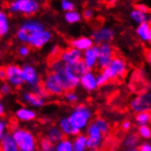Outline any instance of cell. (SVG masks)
<instances>
[{
    "instance_id": "e575fe53",
    "label": "cell",
    "mask_w": 151,
    "mask_h": 151,
    "mask_svg": "<svg viewBox=\"0 0 151 151\" xmlns=\"http://www.w3.org/2000/svg\"><path fill=\"white\" fill-rule=\"evenodd\" d=\"M101 140H97L94 138L91 137H87L86 140V147L90 148V149H97L101 146Z\"/></svg>"
},
{
    "instance_id": "8fae6325",
    "label": "cell",
    "mask_w": 151,
    "mask_h": 151,
    "mask_svg": "<svg viewBox=\"0 0 151 151\" xmlns=\"http://www.w3.org/2000/svg\"><path fill=\"white\" fill-rule=\"evenodd\" d=\"M83 59L82 51L75 48H70L65 51H63L60 54V60L66 64H73L76 61Z\"/></svg>"
},
{
    "instance_id": "5bb4252c",
    "label": "cell",
    "mask_w": 151,
    "mask_h": 151,
    "mask_svg": "<svg viewBox=\"0 0 151 151\" xmlns=\"http://www.w3.org/2000/svg\"><path fill=\"white\" fill-rule=\"evenodd\" d=\"M93 40L98 44L109 42L114 38V32L110 29L103 28L99 30H96L95 32H93Z\"/></svg>"
},
{
    "instance_id": "b9f144b4",
    "label": "cell",
    "mask_w": 151,
    "mask_h": 151,
    "mask_svg": "<svg viewBox=\"0 0 151 151\" xmlns=\"http://www.w3.org/2000/svg\"><path fill=\"white\" fill-rule=\"evenodd\" d=\"M6 129V123L5 121H0V139L5 135Z\"/></svg>"
},
{
    "instance_id": "8d00e7d4",
    "label": "cell",
    "mask_w": 151,
    "mask_h": 151,
    "mask_svg": "<svg viewBox=\"0 0 151 151\" xmlns=\"http://www.w3.org/2000/svg\"><path fill=\"white\" fill-rule=\"evenodd\" d=\"M61 8L66 12L74 10V5L70 0H61Z\"/></svg>"
},
{
    "instance_id": "6da1fadb",
    "label": "cell",
    "mask_w": 151,
    "mask_h": 151,
    "mask_svg": "<svg viewBox=\"0 0 151 151\" xmlns=\"http://www.w3.org/2000/svg\"><path fill=\"white\" fill-rule=\"evenodd\" d=\"M50 67L51 73L57 78L63 92L73 91L79 85L80 77L73 72L69 64L64 63L60 59L53 61Z\"/></svg>"
},
{
    "instance_id": "ba28073f",
    "label": "cell",
    "mask_w": 151,
    "mask_h": 151,
    "mask_svg": "<svg viewBox=\"0 0 151 151\" xmlns=\"http://www.w3.org/2000/svg\"><path fill=\"white\" fill-rule=\"evenodd\" d=\"M151 97L149 92H143L140 93L138 96L135 99H133L131 102V108L136 113L144 112V111H150L151 106Z\"/></svg>"
},
{
    "instance_id": "ffe728a7",
    "label": "cell",
    "mask_w": 151,
    "mask_h": 151,
    "mask_svg": "<svg viewBox=\"0 0 151 151\" xmlns=\"http://www.w3.org/2000/svg\"><path fill=\"white\" fill-rule=\"evenodd\" d=\"M137 32L142 40L148 41V42L151 40V28H150V24L148 22H144V23L139 24V27L137 28Z\"/></svg>"
},
{
    "instance_id": "ac0fdd59",
    "label": "cell",
    "mask_w": 151,
    "mask_h": 151,
    "mask_svg": "<svg viewBox=\"0 0 151 151\" xmlns=\"http://www.w3.org/2000/svg\"><path fill=\"white\" fill-rule=\"evenodd\" d=\"M60 130L63 133L64 135H68V136H77L80 133V129H78L77 127H75L70 121L69 120V118H63L61 119L60 122Z\"/></svg>"
},
{
    "instance_id": "7402d4cb",
    "label": "cell",
    "mask_w": 151,
    "mask_h": 151,
    "mask_svg": "<svg viewBox=\"0 0 151 151\" xmlns=\"http://www.w3.org/2000/svg\"><path fill=\"white\" fill-rule=\"evenodd\" d=\"M70 66V68H72V70H73V72L78 76V77H81L83 74H84L85 73H87V72H89V70L87 67H86V65H85V63H83V59L82 60H78V61H76L75 63H73V64H69Z\"/></svg>"
},
{
    "instance_id": "ee69618b",
    "label": "cell",
    "mask_w": 151,
    "mask_h": 151,
    "mask_svg": "<svg viewBox=\"0 0 151 151\" xmlns=\"http://www.w3.org/2000/svg\"><path fill=\"white\" fill-rule=\"evenodd\" d=\"M136 8H137V10L142 11V12H144V13H148L149 12V8L147 6H145V5H137Z\"/></svg>"
},
{
    "instance_id": "cb8c5ba5",
    "label": "cell",
    "mask_w": 151,
    "mask_h": 151,
    "mask_svg": "<svg viewBox=\"0 0 151 151\" xmlns=\"http://www.w3.org/2000/svg\"><path fill=\"white\" fill-rule=\"evenodd\" d=\"M17 116L22 121H30V120L35 119L36 114L29 109L21 108L17 112Z\"/></svg>"
},
{
    "instance_id": "2e32d148",
    "label": "cell",
    "mask_w": 151,
    "mask_h": 151,
    "mask_svg": "<svg viewBox=\"0 0 151 151\" xmlns=\"http://www.w3.org/2000/svg\"><path fill=\"white\" fill-rule=\"evenodd\" d=\"M80 83L87 91H93L98 87L96 83V77L89 70L80 77Z\"/></svg>"
},
{
    "instance_id": "f546056e",
    "label": "cell",
    "mask_w": 151,
    "mask_h": 151,
    "mask_svg": "<svg viewBox=\"0 0 151 151\" xmlns=\"http://www.w3.org/2000/svg\"><path fill=\"white\" fill-rule=\"evenodd\" d=\"M138 136L137 134H132L126 137L124 144H125L126 147L129 149H134V147H136L138 144Z\"/></svg>"
},
{
    "instance_id": "5b68a950",
    "label": "cell",
    "mask_w": 151,
    "mask_h": 151,
    "mask_svg": "<svg viewBox=\"0 0 151 151\" xmlns=\"http://www.w3.org/2000/svg\"><path fill=\"white\" fill-rule=\"evenodd\" d=\"M91 118V112L84 105L80 104L75 108L74 112L70 114L69 117V120L73 125L81 130L82 128H84Z\"/></svg>"
},
{
    "instance_id": "ab89813d",
    "label": "cell",
    "mask_w": 151,
    "mask_h": 151,
    "mask_svg": "<svg viewBox=\"0 0 151 151\" xmlns=\"http://www.w3.org/2000/svg\"><path fill=\"white\" fill-rule=\"evenodd\" d=\"M10 93V86L7 83H4L1 87H0V93L3 95H6Z\"/></svg>"
},
{
    "instance_id": "bcb514c9",
    "label": "cell",
    "mask_w": 151,
    "mask_h": 151,
    "mask_svg": "<svg viewBox=\"0 0 151 151\" xmlns=\"http://www.w3.org/2000/svg\"><path fill=\"white\" fill-rule=\"evenodd\" d=\"M138 149L139 150H141V151H150L151 150V146L149 145V144H143L142 146H140L139 147H138Z\"/></svg>"
},
{
    "instance_id": "d6986e66",
    "label": "cell",
    "mask_w": 151,
    "mask_h": 151,
    "mask_svg": "<svg viewBox=\"0 0 151 151\" xmlns=\"http://www.w3.org/2000/svg\"><path fill=\"white\" fill-rule=\"evenodd\" d=\"M93 41L92 39L90 38H80V39H77V40H74L70 42V45H72L73 48H75L79 50H87L88 48H90L93 46Z\"/></svg>"
},
{
    "instance_id": "60d3db41",
    "label": "cell",
    "mask_w": 151,
    "mask_h": 151,
    "mask_svg": "<svg viewBox=\"0 0 151 151\" xmlns=\"http://www.w3.org/2000/svg\"><path fill=\"white\" fill-rule=\"evenodd\" d=\"M19 54L22 56V57H26V56H28L29 54V49L28 47H26V46H22L19 48Z\"/></svg>"
},
{
    "instance_id": "4fadbf2b",
    "label": "cell",
    "mask_w": 151,
    "mask_h": 151,
    "mask_svg": "<svg viewBox=\"0 0 151 151\" xmlns=\"http://www.w3.org/2000/svg\"><path fill=\"white\" fill-rule=\"evenodd\" d=\"M50 39H51L50 32L43 29L42 31L39 32L34 38H32V40L29 42V44L33 48L40 49L43 45H45L47 42H49Z\"/></svg>"
},
{
    "instance_id": "9c48e42d",
    "label": "cell",
    "mask_w": 151,
    "mask_h": 151,
    "mask_svg": "<svg viewBox=\"0 0 151 151\" xmlns=\"http://www.w3.org/2000/svg\"><path fill=\"white\" fill-rule=\"evenodd\" d=\"M6 80L15 87H19L24 83L22 69L17 65H9L6 68Z\"/></svg>"
},
{
    "instance_id": "1f68e13d",
    "label": "cell",
    "mask_w": 151,
    "mask_h": 151,
    "mask_svg": "<svg viewBox=\"0 0 151 151\" xmlns=\"http://www.w3.org/2000/svg\"><path fill=\"white\" fill-rule=\"evenodd\" d=\"M93 123L97 126V127L99 128V130L101 131V133H102L103 135L104 134H107V133L109 132L110 125L105 120H104L102 118H97Z\"/></svg>"
},
{
    "instance_id": "3957f363",
    "label": "cell",
    "mask_w": 151,
    "mask_h": 151,
    "mask_svg": "<svg viewBox=\"0 0 151 151\" xmlns=\"http://www.w3.org/2000/svg\"><path fill=\"white\" fill-rule=\"evenodd\" d=\"M19 150L33 151L36 149V139L30 132L24 129H16L12 135Z\"/></svg>"
},
{
    "instance_id": "7a4b0ae2",
    "label": "cell",
    "mask_w": 151,
    "mask_h": 151,
    "mask_svg": "<svg viewBox=\"0 0 151 151\" xmlns=\"http://www.w3.org/2000/svg\"><path fill=\"white\" fill-rule=\"evenodd\" d=\"M102 73L104 74L109 81L115 79H123L127 74V64L122 58L114 56L111 63L102 69Z\"/></svg>"
},
{
    "instance_id": "52a82bcc",
    "label": "cell",
    "mask_w": 151,
    "mask_h": 151,
    "mask_svg": "<svg viewBox=\"0 0 151 151\" xmlns=\"http://www.w3.org/2000/svg\"><path fill=\"white\" fill-rule=\"evenodd\" d=\"M114 56V51L110 44L107 42L101 43V45L98 47V58H97L96 65L102 70L111 63Z\"/></svg>"
},
{
    "instance_id": "7dc6e473",
    "label": "cell",
    "mask_w": 151,
    "mask_h": 151,
    "mask_svg": "<svg viewBox=\"0 0 151 151\" xmlns=\"http://www.w3.org/2000/svg\"><path fill=\"white\" fill-rule=\"evenodd\" d=\"M6 80V68H0V81Z\"/></svg>"
},
{
    "instance_id": "83f0119b",
    "label": "cell",
    "mask_w": 151,
    "mask_h": 151,
    "mask_svg": "<svg viewBox=\"0 0 151 151\" xmlns=\"http://www.w3.org/2000/svg\"><path fill=\"white\" fill-rule=\"evenodd\" d=\"M88 135L89 137H91V138H94V139H97V140H101L102 141V133L101 131L99 130V128L97 127V126L95 125L94 123L91 124L90 126L88 127Z\"/></svg>"
},
{
    "instance_id": "d590c367",
    "label": "cell",
    "mask_w": 151,
    "mask_h": 151,
    "mask_svg": "<svg viewBox=\"0 0 151 151\" xmlns=\"http://www.w3.org/2000/svg\"><path fill=\"white\" fill-rule=\"evenodd\" d=\"M53 143H51V142L48 139V138H42L40 140V147L42 150L44 151H50L52 149L53 147Z\"/></svg>"
},
{
    "instance_id": "7c38bea8",
    "label": "cell",
    "mask_w": 151,
    "mask_h": 151,
    "mask_svg": "<svg viewBox=\"0 0 151 151\" xmlns=\"http://www.w3.org/2000/svg\"><path fill=\"white\" fill-rule=\"evenodd\" d=\"M97 58H98V47L92 46L84 50L83 54V63H85L86 67L91 70L93 69L97 63Z\"/></svg>"
},
{
    "instance_id": "d4e9b609",
    "label": "cell",
    "mask_w": 151,
    "mask_h": 151,
    "mask_svg": "<svg viewBox=\"0 0 151 151\" xmlns=\"http://www.w3.org/2000/svg\"><path fill=\"white\" fill-rule=\"evenodd\" d=\"M86 140L87 137L83 135H77L73 144V150L74 151H83L86 148Z\"/></svg>"
},
{
    "instance_id": "277c9868",
    "label": "cell",
    "mask_w": 151,
    "mask_h": 151,
    "mask_svg": "<svg viewBox=\"0 0 151 151\" xmlns=\"http://www.w3.org/2000/svg\"><path fill=\"white\" fill-rule=\"evenodd\" d=\"M44 29L43 26L37 21H28L24 23L17 32V38L24 43H28L36 35Z\"/></svg>"
},
{
    "instance_id": "484cf974",
    "label": "cell",
    "mask_w": 151,
    "mask_h": 151,
    "mask_svg": "<svg viewBox=\"0 0 151 151\" xmlns=\"http://www.w3.org/2000/svg\"><path fill=\"white\" fill-rule=\"evenodd\" d=\"M150 112L149 111H144V112H139L136 115V120L138 123L139 126H143V125H148L150 122Z\"/></svg>"
},
{
    "instance_id": "44dd1931",
    "label": "cell",
    "mask_w": 151,
    "mask_h": 151,
    "mask_svg": "<svg viewBox=\"0 0 151 151\" xmlns=\"http://www.w3.org/2000/svg\"><path fill=\"white\" fill-rule=\"evenodd\" d=\"M23 98L28 104L33 106H36V107H40V106H42L44 104L43 98L37 95L35 93H27L24 94Z\"/></svg>"
},
{
    "instance_id": "30bf717a",
    "label": "cell",
    "mask_w": 151,
    "mask_h": 151,
    "mask_svg": "<svg viewBox=\"0 0 151 151\" xmlns=\"http://www.w3.org/2000/svg\"><path fill=\"white\" fill-rule=\"evenodd\" d=\"M43 85L50 94L60 95L64 93L57 78L53 74V73H50L47 75L45 81L43 83Z\"/></svg>"
},
{
    "instance_id": "681fc988",
    "label": "cell",
    "mask_w": 151,
    "mask_h": 151,
    "mask_svg": "<svg viewBox=\"0 0 151 151\" xmlns=\"http://www.w3.org/2000/svg\"><path fill=\"white\" fill-rule=\"evenodd\" d=\"M1 54H2V52H1V50H0V57H1Z\"/></svg>"
},
{
    "instance_id": "f35d334b",
    "label": "cell",
    "mask_w": 151,
    "mask_h": 151,
    "mask_svg": "<svg viewBox=\"0 0 151 151\" xmlns=\"http://www.w3.org/2000/svg\"><path fill=\"white\" fill-rule=\"evenodd\" d=\"M65 97H66V99H67L70 103H76L77 100H78L77 95H76L73 91L65 92Z\"/></svg>"
},
{
    "instance_id": "c3c4849f",
    "label": "cell",
    "mask_w": 151,
    "mask_h": 151,
    "mask_svg": "<svg viewBox=\"0 0 151 151\" xmlns=\"http://www.w3.org/2000/svg\"><path fill=\"white\" fill-rule=\"evenodd\" d=\"M5 114V109H4V106L2 104V103H0V116H3Z\"/></svg>"
},
{
    "instance_id": "4316f807",
    "label": "cell",
    "mask_w": 151,
    "mask_h": 151,
    "mask_svg": "<svg viewBox=\"0 0 151 151\" xmlns=\"http://www.w3.org/2000/svg\"><path fill=\"white\" fill-rule=\"evenodd\" d=\"M8 21H7V17L6 15L0 11V38L5 36V35L8 32Z\"/></svg>"
},
{
    "instance_id": "7bdbcfd3",
    "label": "cell",
    "mask_w": 151,
    "mask_h": 151,
    "mask_svg": "<svg viewBox=\"0 0 151 151\" xmlns=\"http://www.w3.org/2000/svg\"><path fill=\"white\" fill-rule=\"evenodd\" d=\"M83 17H84V19L85 20H90L93 16V12L91 10V9H86L84 12H83Z\"/></svg>"
},
{
    "instance_id": "e0dca14e",
    "label": "cell",
    "mask_w": 151,
    "mask_h": 151,
    "mask_svg": "<svg viewBox=\"0 0 151 151\" xmlns=\"http://www.w3.org/2000/svg\"><path fill=\"white\" fill-rule=\"evenodd\" d=\"M0 150H3V151H17L19 150L12 136L8 134L3 136V137L0 139Z\"/></svg>"
},
{
    "instance_id": "836d02e7",
    "label": "cell",
    "mask_w": 151,
    "mask_h": 151,
    "mask_svg": "<svg viewBox=\"0 0 151 151\" xmlns=\"http://www.w3.org/2000/svg\"><path fill=\"white\" fill-rule=\"evenodd\" d=\"M138 134L145 139H149L151 137V130L148 125H143L138 127Z\"/></svg>"
},
{
    "instance_id": "4dcf8cb0",
    "label": "cell",
    "mask_w": 151,
    "mask_h": 151,
    "mask_svg": "<svg viewBox=\"0 0 151 151\" xmlns=\"http://www.w3.org/2000/svg\"><path fill=\"white\" fill-rule=\"evenodd\" d=\"M57 151H72L73 150V143L68 139H61L58 142L56 146Z\"/></svg>"
},
{
    "instance_id": "f6af8a7d",
    "label": "cell",
    "mask_w": 151,
    "mask_h": 151,
    "mask_svg": "<svg viewBox=\"0 0 151 151\" xmlns=\"http://www.w3.org/2000/svg\"><path fill=\"white\" fill-rule=\"evenodd\" d=\"M131 128V124L129 121H125L122 124V129L125 131H128Z\"/></svg>"
},
{
    "instance_id": "f1b7e54d",
    "label": "cell",
    "mask_w": 151,
    "mask_h": 151,
    "mask_svg": "<svg viewBox=\"0 0 151 151\" xmlns=\"http://www.w3.org/2000/svg\"><path fill=\"white\" fill-rule=\"evenodd\" d=\"M131 17L137 24H141V23H144V22H147L148 17H147V13H144V12L139 11L137 9H135V10H133L131 13Z\"/></svg>"
},
{
    "instance_id": "74e56055",
    "label": "cell",
    "mask_w": 151,
    "mask_h": 151,
    "mask_svg": "<svg viewBox=\"0 0 151 151\" xmlns=\"http://www.w3.org/2000/svg\"><path fill=\"white\" fill-rule=\"evenodd\" d=\"M109 82V80L107 79L104 74H103L102 73L96 76V83H97V86H103L104 84H106Z\"/></svg>"
},
{
    "instance_id": "9a60e30c",
    "label": "cell",
    "mask_w": 151,
    "mask_h": 151,
    "mask_svg": "<svg viewBox=\"0 0 151 151\" xmlns=\"http://www.w3.org/2000/svg\"><path fill=\"white\" fill-rule=\"evenodd\" d=\"M22 76L24 79V82H27L29 84L34 86L39 83V77L38 73L35 70V69L29 65H27L22 69Z\"/></svg>"
},
{
    "instance_id": "d6a6232c",
    "label": "cell",
    "mask_w": 151,
    "mask_h": 151,
    "mask_svg": "<svg viewBox=\"0 0 151 151\" xmlns=\"http://www.w3.org/2000/svg\"><path fill=\"white\" fill-rule=\"evenodd\" d=\"M65 20L68 23H76L81 20V15L74 10L67 11L65 14Z\"/></svg>"
},
{
    "instance_id": "8992f818",
    "label": "cell",
    "mask_w": 151,
    "mask_h": 151,
    "mask_svg": "<svg viewBox=\"0 0 151 151\" xmlns=\"http://www.w3.org/2000/svg\"><path fill=\"white\" fill-rule=\"evenodd\" d=\"M39 9V4L36 0H14L10 5V10L13 13L20 12L25 15H33Z\"/></svg>"
},
{
    "instance_id": "603a6c76",
    "label": "cell",
    "mask_w": 151,
    "mask_h": 151,
    "mask_svg": "<svg viewBox=\"0 0 151 151\" xmlns=\"http://www.w3.org/2000/svg\"><path fill=\"white\" fill-rule=\"evenodd\" d=\"M47 138L53 144L58 143L60 140L63 138V133L61 132V130H60L56 127H52L49 130Z\"/></svg>"
}]
</instances>
